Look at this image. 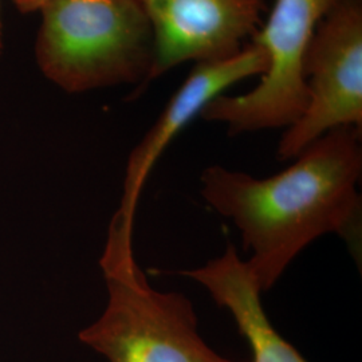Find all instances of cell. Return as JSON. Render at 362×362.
<instances>
[{
    "instance_id": "cell-1",
    "label": "cell",
    "mask_w": 362,
    "mask_h": 362,
    "mask_svg": "<svg viewBox=\"0 0 362 362\" xmlns=\"http://www.w3.org/2000/svg\"><path fill=\"white\" fill-rule=\"evenodd\" d=\"M362 129L341 127L306 146L267 179L211 165L200 194L242 235L247 267L260 293L270 291L290 263L318 238L336 233L361 258Z\"/></svg>"
},
{
    "instance_id": "cell-2",
    "label": "cell",
    "mask_w": 362,
    "mask_h": 362,
    "mask_svg": "<svg viewBox=\"0 0 362 362\" xmlns=\"http://www.w3.org/2000/svg\"><path fill=\"white\" fill-rule=\"evenodd\" d=\"M133 226L117 212L110 221L100 260L107 303L79 341L109 362H235L200 336L189 298L149 285L134 258Z\"/></svg>"
},
{
    "instance_id": "cell-3",
    "label": "cell",
    "mask_w": 362,
    "mask_h": 362,
    "mask_svg": "<svg viewBox=\"0 0 362 362\" xmlns=\"http://www.w3.org/2000/svg\"><path fill=\"white\" fill-rule=\"evenodd\" d=\"M39 13L37 64L62 90L149 85L155 40L136 0H49Z\"/></svg>"
},
{
    "instance_id": "cell-4",
    "label": "cell",
    "mask_w": 362,
    "mask_h": 362,
    "mask_svg": "<svg viewBox=\"0 0 362 362\" xmlns=\"http://www.w3.org/2000/svg\"><path fill=\"white\" fill-rule=\"evenodd\" d=\"M339 0H275L251 38L267 55V70L246 94H221L200 117L224 124L228 134L288 128L306 109L305 58L320 22Z\"/></svg>"
},
{
    "instance_id": "cell-5",
    "label": "cell",
    "mask_w": 362,
    "mask_h": 362,
    "mask_svg": "<svg viewBox=\"0 0 362 362\" xmlns=\"http://www.w3.org/2000/svg\"><path fill=\"white\" fill-rule=\"evenodd\" d=\"M309 100L278 144L293 160L327 132L362 129V0H339L317 27L305 58Z\"/></svg>"
},
{
    "instance_id": "cell-6",
    "label": "cell",
    "mask_w": 362,
    "mask_h": 362,
    "mask_svg": "<svg viewBox=\"0 0 362 362\" xmlns=\"http://www.w3.org/2000/svg\"><path fill=\"white\" fill-rule=\"evenodd\" d=\"M153 33L149 83L184 62H216L245 49L262 26L264 0H136Z\"/></svg>"
},
{
    "instance_id": "cell-7",
    "label": "cell",
    "mask_w": 362,
    "mask_h": 362,
    "mask_svg": "<svg viewBox=\"0 0 362 362\" xmlns=\"http://www.w3.org/2000/svg\"><path fill=\"white\" fill-rule=\"evenodd\" d=\"M267 55L254 43H247L245 49L233 58L194 64L152 128L130 152L122 199L117 209L121 216L134 221L145 182L158 158L181 130L196 117H200L211 101L235 83L254 76L262 77L267 70Z\"/></svg>"
},
{
    "instance_id": "cell-8",
    "label": "cell",
    "mask_w": 362,
    "mask_h": 362,
    "mask_svg": "<svg viewBox=\"0 0 362 362\" xmlns=\"http://www.w3.org/2000/svg\"><path fill=\"white\" fill-rule=\"evenodd\" d=\"M179 274L203 286L218 306L231 313L251 349L252 362H309L274 327L246 260L239 257L231 242H227L218 258Z\"/></svg>"
},
{
    "instance_id": "cell-9",
    "label": "cell",
    "mask_w": 362,
    "mask_h": 362,
    "mask_svg": "<svg viewBox=\"0 0 362 362\" xmlns=\"http://www.w3.org/2000/svg\"><path fill=\"white\" fill-rule=\"evenodd\" d=\"M21 13H37L49 0H11Z\"/></svg>"
},
{
    "instance_id": "cell-10",
    "label": "cell",
    "mask_w": 362,
    "mask_h": 362,
    "mask_svg": "<svg viewBox=\"0 0 362 362\" xmlns=\"http://www.w3.org/2000/svg\"><path fill=\"white\" fill-rule=\"evenodd\" d=\"M3 52V23H1V15H0V54Z\"/></svg>"
}]
</instances>
